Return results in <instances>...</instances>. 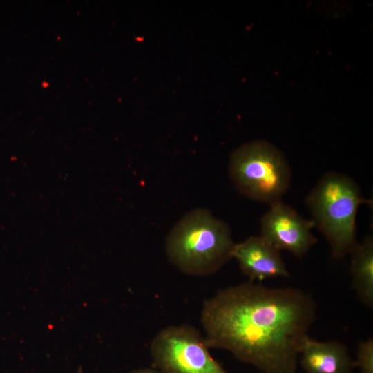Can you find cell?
I'll return each mask as SVG.
<instances>
[{"label": "cell", "instance_id": "1", "mask_svg": "<svg viewBox=\"0 0 373 373\" xmlns=\"http://www.w3.org/2000/svg\"><path fill=\"white\" fill-rule=\"evenodd\" d=\"M316 303L298 288L249 280L207 299L200 321L209 348L224 350L261 373H296Z\"/></svg>", "mask_w": 373, "mask_h": 373}, {"label": "cell", "instance_id": "2", "mask_svg": "<svg viewBox=\"0 0 373 373\" xmlns=\"http://www.w3.org/2000/svg\"><path fill=\"white\" fill-rule=\"evenodd\" d=\"M227 223L206 209H194L172 227L165 240L171 264L182 272L206 276L232 259L235 245Z\"/></svg>", "mask_w": 373, "mask_h": 373}, {"label": "cell", "instance_id": "3", "mask_svg": "<svg viewBox=\"0 0 373 373\" xmlns=\"http://www.w3.org/2000/svg\"><path fill=\"white\" fill-rule=\"evenodd\" d=\"M314 227L328 242L332 257L343 258L358 242L356 217L361 204H372L350 177L334 171L325 173L305 198Z\"/></svg>", "mask_w": 373, "mask_h": 373}, {"label": "cell", "instance_id": "4", "mask_svg": "<svg viewBox=\"0 0 373 373\" xmlns=\"http://www.w3.org/2000/svg\"><path fill=\"white\" fill-rule=\"evenodd\" d=\"M229 173L242 195L269 205L281 201L291 182V171L284 154L266 140H255L231 155Z\"/></svg>", "mask_w": 373, "mask_h": 373}, {"label": "cell", "instance_id": "5", "mask_svg": "<svg viewBox=\"0 0 373 373\" xmlns=\"http://www.w3.org/2000/svg\"><path fill=\"white\" fill-rule=\"evenodd\" d=\"M209 350L204 336L186 324L165 327L150 345L154 367L162 373H228Z\"/></svg>", "mask_w": 373, "mask_h": 373}, {"label": "cell", "instance_id": "6", "mask_svg": "<svg viewBox=\"0 0 373 373\" xmlns=\"http://www.w3.org/2000/svg\"><path fill=\"white\" fill-rule=\"evenodd\" d=\"M312 220L302 217L282 201L270 205L260 220L261 236L278 250L303 257L317 242Z\"/></svg>", "mask_w": 373, "mask_h": 373}, {"label": "cell", "instance_id": "7", "mask_svg": "<svg viewBox=\"0 0 373 373\" xmlns=\"http://www.w3.org/2000/svg\"><path fill=\"white\" fill-rule=\"evenodd\" d=\"M232 258L238 262L241 271L251 281L261 282L269 278L290 276L280 251L261 235L247 238L236 243Z\"/></svg>", "mask_w": 373, "mask_h": 373}, {"label": "cell", "instance_id": "8", "mask_svg": "<svg viewBox=\"0 0 373 373\" xmlns=\"http://www.w3.org/2000/svg\"><path fill=\"white\" fill-rule=\"evenodd\" d=\"M299 356L306 373H352L354 367L347 347L337 341L322 342L309 336Z\"/></svg>", "mask_w": 373, "mask_h": 373}, {"label": "cell", "instance_id": "9", "mask_svg": "<svg viewBox=\"0 0 373 373\" xmlns=\"http://www.w3.org/2000/svg\"><path fill=\"white\" fill-rule=\"evenodd\" d=\"M352 284L360 301L373 307V238L367 235L352 250Z\"/></svg>", "mask_w": 373, "mask_h": 373}, {"label": "cell", "instance_id": "10", "mask_svg": "<svg viewBox=\"0 0 373 373\" xmlns=\"http://www.w3.org/2000/svg\"><path fill=\"white\" fill-rule=\"evenodd\" d=\"M354 366L359 369L360 373H373V338L372 336L358 343Z\"/></svg>", "mask_w": 373, "mask_h": 373}, {"label": "cell", "instance_id": "11", "mask_svg": "<svg viewBox=\"0 0 373 373\" xmlns=\"http://www.w3.org/2000/svg\"><path fill=\"white\" fill-rule=\"evenodd\" d=\"M127 373H162V372L155 367L154 368L145 367V368L134 370Z\"/></svg>", "mask_w": 373, "mask_h": 373}]
</instances>
